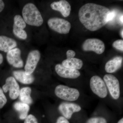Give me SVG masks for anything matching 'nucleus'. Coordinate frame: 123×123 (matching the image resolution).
<instances>
[{"label": "nucleus", "mask_w": 123, "mask_h": 123, "mask_svg": "<svg viewBox=\"0 0 123 123\" xmlns=\"http://www.w3.org/2000/svg\"><path fill=\"white\" fill-rule=\"evenodd\" d=\"M117 123H123V118H122Z\"/></svg>", "instance_id": "nucleus-30"}, {"label": "nucleus", "mask_w": 123, "mask_h": 123, "mask_svg": "<svg viewBox=\"0 0 123 123\" xmlns=\"http://www.w3.org/2000/svg\"><path fill=\"white\" fill-rule=\"evenodd\" d=\"M86 123H107V121L103 117H95L89 119Z\"/></svg>", "instance_id": "nucleus-22"}, {"label": "nucleus", "mask_w": 123, "mask_h": 123, "mask_svg": "<svg viewBox=\"0 0 123 123\" xmlns=\"http://www.w3.org/2000/svg\"><path fill=\"white\" fill-rule=\"evenodd\" d=\"M105 44L101 40L89 38L86 40L82 44V49L85 51H93L98 55L102 54L105 51Z\"/></svg>", "instance_id": "nucleus-7"}, {"label": "nucleus", "mask_w": 123, "mask_h": 123, "mask_svg": "<svg viewBox=\"0 0 123 123\" xmlns=\"http://www.w3.org/2000/svg\"><path fill=\"white\" fill-rule=\"evenodd\" d=\"M47 23L51 30L61 34H68L71 28L69 22L60 18H51L48 21Z\"/></svg>", "instance_id": "nucleus-4"}, {"label": "nucleus", "mask_w": 123, "mask_h": 123, "mask_svg": "<svg viewBox=\"0 0 123 123\" xmlns=\"http://www.w3.org/2000/svg\"><path fill=\"white\" fill-rule=\"evenodd\" d=\"M31 88L30 87H25L20 90L19 97L22 102L31 105L33 103V100L31 97Z\"/></svg>", "instance_id": "nucleus-19"}, {"label": "nucleus", "mask_w": 123, "mask_h": 123, "mask_svg": "<svg viewBox=\"0 0 123 123\" xmlns=\"http://www.w3.org/2000/svg\"><path fill=\"white\" fill-rule=\"evenodd\" d=\"M21 52L20 49L14 48L7 52L6 59L8 63L17 68H22L24 63L21 57Z\"/></svg>", "instance_id": "nucleus-10"}, {"label": "nucleus", "mask_w": 123, "mask_h": 123, "mask_svg": "<svg viewBox=\"0 0 123 123\" xmlns=\"http://www.w3.org/2000/svg\"><path fill=\"white\" fill-rule=\"evenodd\" d=\"M55 70L57 75L62 78L68 79H76L80 76L79 70L65 68L61 64H57Z\"/></svg>", "instance_id": "nucleus-12"}, {"label": "nucleus", "mask_w": 123, "mask_h": 123, "mask_svg": "<svg viewBox=\"0 0 123 123\" xmlns=\"http://www.w3.org/2000/svg\"><path fill=\"white\" fill-rule=\"evenodd\" d=\"M5 4L3 1L0 0V13L4 9Z\"/></svg>", "instance_id": "nucleus-28"}, {"label": "nucleus", "mask_w": 123, "mask_h": 123, "mask_svg": "<svg viewBox=\"0 0 123 123\" xmlns=\"http://www.w3.org/2000/svg\"><path fill=\"white\" fill-rule=\"evenodd\" d=\"M55 123H70L68 120L63 116H60L57 118Z\"/></svg>", "instance_id": "nucleus-27"}, {"label": "nucleus", "mask_w": 123, "mask_h": 123, "mask_svg": "<svg viewBox=\"0 0 123 123\" xmlns=\"http://www.w3.org/2000/svg\"><path fill=\"white\" fill-rule=\"evenodd\" d=\"M7 99L2 88L0 87V109H1L7 103Z\"/></svg>", "instance_id": "nucleus-23"}, {"label": "nucleus", "mask_w": 123, "mask_h": 123, "mask_svg": "<svg viewBox=\"0 0 123 123\" xmlns=\"http://www.w3.org/2000/svg\"><path fill=\"white\" fill-rule=\"evenodd\" d=\"M13 107L18 113L20 119H25L28 115L30 110V106L28 104L21 102H17L14 104Z\"/></svg>", "instance_id": "nucleus-17"}, {"label": "nucleus", "mask_w": 123, "mask_h": 123, "mask_svg": "<svg viewBox=\"0 0 123 123\" xmlns=\"http://www.w3.org/2000/svg\"><path fill=\"white\" fill-rule=\"evenodd\" d=\"M112 47L117 50L123 51V40L118 39L116 40L112 44Z\"/></svg>", "instance_id": "nucleus-24"}, {"label": "nucleus", "mask_w": 123, "mask_h": 123, "mask_svg": "<svg viewBox=\"0 0 123 123\" xmlns=\"http://www.w3.org/2000/svg\"><path fill=\"white\" fill-rule=\"evenodd\" d=\"M110 9L101 5L88 3L79 9V20L87 30L95 31L105 26L108 22Z\"/></svg>", "instance_id": "nucleus-1"}, {"label": "nucleus", "mask_w": 123, "mask_h": 123, "mask_svg": "<svg viewBox=\"0 0 123 123\" xmlns=\"http://www.w3.org/2000/svg\"><path fill=\"white\" fill-rule=\"evenodd\" d=\"M41 57V54L38 50L30 52L27 56L24 67L25 72L27 75H31L35 70Z\"/></svg>", "instance_id": "nucleus-9"}, {"label": "nucleus", "mask_w": 123, "mask_h": 123, "mask_svg": "<svg viewBox=\"0 0 123 123\" xmlns=\"http://www.w3.org/2000/svg\"><path fill=\"white\" fill-rule=\"evenodd\" d=\"M50 7L53 10L60 12L64 17H67L70 15L71 6L69 3L65 0L54 1L51 4Z\"/></svg>", "instance_id": "nucleus-13"}, {"label": "nucleus", "mask_w": 123, "mask_h": 123, "mask_svg": "<svg viewBox=\"0 0 123 123\" xmlns=\"http://www.w3.org/2000/svg\"><path fill=\"white\" fill-rule=\"evenodd\" d=\"M13 31L14 34L20 39L25 40L27 37V34L24 29L18 28L13 25Z\"/></svg>", "instance_id": "nucleus-21"}, {"label": "nucleus", "mask_w": 123, "mask_h": 123, "mask_svg": "<svg viewBox=\"0 0 123 123\" xmlns=\"http://www.w3.org/2000/svg\"><path fill=\"white\" fill-rule=\"evenodd\" d=\"M103 79L112 98L115 99H118L120 95V88L118 80L114 76L110 74L105 75Z\"/></svg>", "instance_id": "nucleus-6"}, {"label": "nucleus", "mask_w": 123, "mask_h": 123, "mask_svg": "<svg viewBox=\"0 0 123 123\" xmlns=\"http://www.w3.org/2000/svg\"><path fill=\"white\" fill-rule=\"evenodd\" d=\"M22 15L24 21L30 25L39 27L43 23L42 14L33 3H28L24 6L22 9Z\"/></svg>", "instance_id": "nucleus-2"}, {"label": "nucleus", "mask_w": 123, "mask_h": 123, "mask_svg": "<svg viewBox=\"0 0 123 123\" xmlns=\"http://www.w3.org/2000/svg\"><path fill=\"white\" fill-rule=\"evenodd\" d=\"M4 60L3 55L1 53H0V65L2 63Z\"/></svg>", "instance_id": "nucleus-29"}, {"label": "nucleus", "mask_w": 123, "mask_h": 123, "mask_svg": "<svg viewBox=\"0 0 123 123\" xmlns=\"http://www.w3.org/2000/svg\"><path fill=\"white\" fill-rule=\"evenodd\" d=\"M90 87L92 92L99 98H104L107 96V88L105 82L99 76H94L90 80Z\"/></svg>", "instance_id": "nucleus-5"}, {"label": "nucleus", "mask_w": 123, "mask_h": 123, "mask_svg": "<svg viewBox=\"0 0 123 123\" xmlns=\"http://www.w3.org/2000/svg\"><path fill=\"white\" fill-rule=\"evenodd\" d=\"M17 46V43L13 39L5 36H0V50L7 53Z\"/></svg>", "instance_id": "nucleus-15"}, {"label": "nucleus", "mask_w": 123, "mask_h": 123, "mask_svg": "<svg viewBox=\"0 0 123 123\" xmlns=\"http://www.w3.org/2000/svg\"><path fill=\"white\" fill-rule=\"evenodd\" d=\"M2 89L5 93L9 91V95L11 99L14 100L17 99L19 96L20 86L13 77L7 78L6 80L5 83L2 86Z\"/></svg>", "instance_id": "nucleus-8"}, {"label": "nucleus", "mask_w": 123, "mask_h": 123, "mask_svg": "<svg viewBox=\"0 0 123 123\" xmlns=\"http://www.w3.org/2000/svg\"><path fill=\"white\" fill-rule=\"evenodd\" d=\"M66 56L67 59L73 58L76 55V53L73 50H68L66 52Z\"/></svg>", "instance_id": "nucleus-26"}, {"label": "nucleus", "mask_w": 123, "mask_h": 123, "mask_svg": "<svg viewBox=\"0 0 123 123\" xmlns=\"http://www.w3.org/2000/svg\"><path fill=\"white\" fill-rule=\"evenodd\" d=\"M13 25L19 29H24L26 27V23L21 15H16L14 18Z\"/></svg>", "instance_id": "nucleus-20"}, {"label": "nucleus", "mask_w": 123, "mask_h": 123, "mask_svg": "<svg viewBox=\"0 0 123 123\" xmlns=\"http://www.w3.org/2000/svg\"><path fill=\"white\" fill-rule=\"evenodd\" d=\"M123 29H122V30H121V36H122V38L123 37Z\"/></svg>", "instance_id": "nucleus-31"}, {"label": "nucleus", "mask_w": 123, "mask_h": 123, "mask_svg": "<svg viewBox=\"0 0 123 123\" xmlns=\"http://www.w3.org/2000/svg\"><path fill=\"white\" fill-rule=\"evenodd\" d=\"M62 64L65 68L78 70L82 68L83 62L80 59L73 57L64 60Z\"/></svg>", "instance_id": "nucleus-18"}, {"label": "nucleus", "mask_w": 123, "mask_h": 123, "mask_svg": "<svg viewBox=\"0 0 123 123\" xmlns=\"http://www.w3.org/2000/svg\"><path fill=\"white\" fill-rule=\"evenodd\" d=\"M123 62V57L120 56H115L106 63L105 70L106 72L109 73L115 72L121 68Z\"/></svg>", "instance_id": "nucleus-14"}, {"label": "nucleus", "mask_w": 123, "mask_h": 123, "mask_svg": "<svg viewBox=\"0 0 123 123\" xmlns=\"http://www.w3.org/2000/svg\"><path fill=\"white\" fill-rule=\"evenodd\" d=\"M13 74L14 78L22 84L28 85L32 84L34 81V77L32 74L27 75L25 71L15 70L13 71Z\"/></svg>", "instance_id": "nucleus-16"}, {"label": "nucleus", "mask_w": 123, "mask_h": 123, "mask_svg": "<svg viewBox=\"0 0 123 123\" xmlns=\"http://www.w3.org/2000/svg\"><path fill=\"white\" fill-rule=\"evenodd\" d=\"M55 92L59 98L66 101H76L80 96V93L77 89L62 85L57 86L55 88Z\"/></svg>", "instance_id": "nucleus-3"}, {"label": "nucleus", "mask_w": 123, "mask_h": 123, "mask_svg": "<svg viewBox=\"0 0 123 123\" xmlns=\"http://www.w3.org/2000/svg\"><path fill=\"white\" fill-rule=\"evenodd\" d=\"M24 123H38L37 120L32 114L28 115L24 119Z\"/></svg>", "instance_id": "nucleus-25"}, {"label": "nucleus", "mask_w": 123, "mask_h": 123, "mask_svg": "<svg viewBox=\"0 0 123 123\" xmlns=\"http://www.w3.org/2000/svg\"><path fill=\"white\" fill-rule=\"evenodd\" d=\"M81 109V107L79 105L72 103H62L58 107L59 112L67 119L71 118L74 113L79 112Z\"/></svg>", "instance_id": "nucleus-11"}]
</instances>
